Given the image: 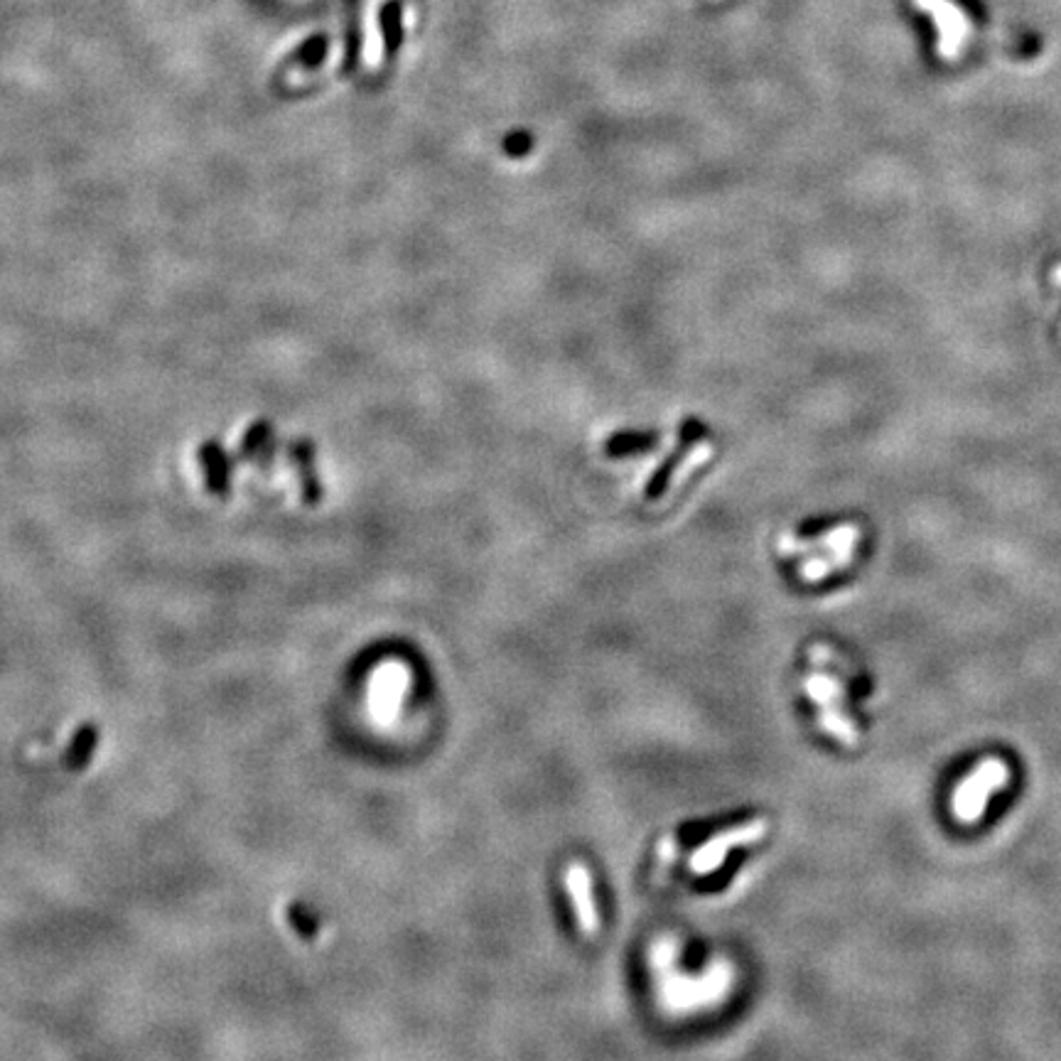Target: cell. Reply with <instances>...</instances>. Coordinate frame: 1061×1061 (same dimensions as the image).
Here are the masks:
<instances>
[{
	"instance_id": "obj_4",
	"label": "cell",
	"mask_w": 1061,
	"mask_h": 1061,
	"mask_svg": "<svg viewBox=\"0 0 1061 1061\" xmlns=\"http://www.w3.org/2000/svg\"><path fill=\"white\" fill-rule=\"evenodd\" d=\"M565 892L573 899L575 919H578L580 931L592 939L600 931V914H597L595 894H592V875L583 863H570L563 872Z\"/></svg>"
},
{
	"instance_id": "obj_5",
	"label": "cell",
	"mask_w": 1061,
	"mask_h": 1061,
	"mask_svg": "<svg viewBox=\"0 0 1061 1061\" xmlns=\"http://www.w3.org/2000/svg\"><path fill=\"white\" fill-rule=\"evenodd\" d=\"M804 691L818 708H845V686L831 673H811L804 681Z\"/></svg>"
},
{
	"instance_id": "obj_2",
	"label": "cell",
	"mask_w": 1061,
	"mask_h": 1061,
	"mask_svg": "<svg viewBox=\"0 0 1061 1061\" xmlns=\"http://www.w3.org/2000/svg\"><path fill=\"white\" fill-rule=\"evenodd\" d=\"M769 833V821L767 818H752V821L740 823V826L730 828V831L715 833L713 838L705 840L703 845L691 855V870L693 875H710V872L718 870L727 858V853L735 848H745V845H754L757 840H762Z\"/></svg>"
},
{
	"instance_id": "obj_6",
	"label": "cell",
	"mask_w": 1061,
	"mask_h": 1061,
	"mask_svg": "<svg viewBox=\"0 0 1061 1061\" xmlns=\"http://www.w3.org/2000/svg\"><path fill=\"white\" fill-rule=\"evenodd\" d=\"M818 727L845 747H855L860 740L858 727L848 718L845 708H818Z\"/></svg>"
},
{
	"instance_id": "obj_9",
	"label": "cell",
	"mask_w": 1061,
	"mask_h": 1061,
	"mask_svg": "<svg viewBox=\"0 0 1061 1061\" xmlns=\"http://www.w3.org/2000/svg\"><path fill=\"white\" fill-rule=\"evenodd\" d=\"M659 858L664 860V863H671L673 858H676V840L673 838H664L659 843Z\"/></svg>"
},
{
	"instance_id": "obj_7",
	"label": "cell",
	"mask_w": 1061,
	"mask_h": 1061,
	"mask_svg": "<svg viewBox=\"0 0 1061 1061\" xmlns=\"http://www.w3.org/2000/svg\"><path fill=\"white\" fill-rule=\"evenodd\" d=\"M202 462H204V467H207L209 477H217L219 479V487H222L224 475H226V465H224L222 450H219V447L207 445V447H204V452H202Z\"/></svg>"
},
{
	"instance_id": "obj_1",
	"label": "cell",
	"mask_w": 1061,
	"mask_h": 1061,
	"mask_svg": "<svg viewBox=\"0 0 1061 1061\" xmlns=\"http://www.w3.org/2000/svg\"><path fill=\"white\" fill-rule=\"evenodd\" d=\"M1010 764L1000 757L980 759L971 774L956 784L951 794V813L961 826H973L988 811L990 799L1010 784Z\"/></svg>"
},
{
	"instance_id": "obj_8",
	"label": "cell",
	"mask_w": 1061,
	"mask_h": 1061,
	"mask_svg": "<svg viewBox=\"0 0 1061 1061\" xmlns=\"http://www.w3.org/2000/svg\"><path fill=\"white\" fill-rule=\"evenodd\" d=\"M325 50H327L325 37H312L310 42H305V45L298 50V62L312 67V64H317L322 57H325Z\"/></svg>"
},
{
	"instance_id": "obj_3",
	"label": "cell",
	"mask_w": 1061,
	"mask_h": 1061,
	"mask_svg": "<svg viewBox=\"0 0 1061 1061\" xmlns=\"http://www.w3.org/2000/svg\"><path fill=\"white\" fill-rule=\"evenodd\" d=\"M917 8L926 10L934 18L936 30H939V55L953 59L961 55L966 47L968 35H971V20L958 8L953 0H914Z\"/></svg>"
}]
</instances>
